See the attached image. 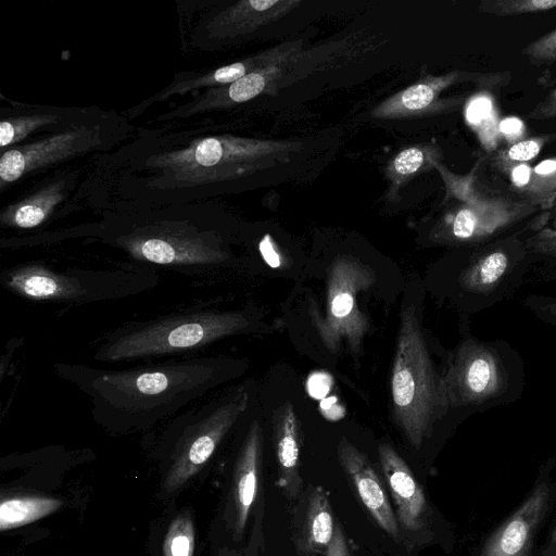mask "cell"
<instances>
[{"instance_id": "1", "label": "cell", "mask_w": 556, "mask_h": 556, "mask_svg": "<svg viewBox=\"0 0 556 556\" xmlns=\"http://www.w3.org/2000/svg\"><path fill=\"white\" fill-rule=\"evenodd\" d=\"M241 369V362L218 356L186 357L121 369L53 364L58 377L89 397L94 421L119 432L147 430L175 417Z\"/></svg>"}, {"instance_id": "2", "label": "cell", "mask_w": 556, "mask_h": 556, "mask_svg": "<svg viewBox=\"0 0 556 556\" xmlns=\"http://www.w3.org/2000/svg\"><path fill=\"white\" fill-rule=\"evenodd\" d=\"M247 311H222L202 305L147 320H131L102 336L93 358L104 363L185 355L253 327Z\"/></svg>"}, {"instance_id": "3", "label": "cell", "mask_w": 556, "mask_h": 556, "mask_svg": "<svg viewBox=\"0 0 556 556\" xmlns=\"http://www.w3.org/2000/svg\"><path fill=\"white\" fill-rule=\"evenodd\" d=\"M159 282L153 267L123 263L109 269H56L43 262L16 264L0 274V285L26 301L71 305L126 299Z\"/></svg>"}, {"instance_id": "4", "label": "cell", "mask_w": 556, "mask_h": 556, "mask_svg": "<svg viewBox=\"0 0 556 556\" xmlns=\"http://www.w3.org/2000/svg\"><path fill=\"white\" fill-rule=\"evenodd\" d=\"M390 390L393 420L410 445L419 448L448 408L412 305L401 312Z\"/></svg>"}, {"instance_id": "5", "label": "cell", "mask_w": 556, "mask_h": 556, "mask_svg": "<svg viewBox=\"0 0 556 556\" xmlns=\"http://www.w3.org/2000/svg\"><path fill=\"white\" fill-rule=\"evenodd\" d=\"M103 240L142 265L204 275L232 260L223 236L191 220H143L108 230Z\"/></svg>"}, {"instance_id": "6", "label": "cell", "mask_w": 556, "mask_h": 556, "mask_svg": "<svg viewBox=\"0 0 556 556\" xmlns=\"http://www.w3.org/2000/svg\"><path fill=\"white\" fill-rule=\"evenodd\" d=\"M301 143L236 136H210L159 154L152 166L180 187L232 180L277 164L289 163Z\"/></svg>"}, {"instance_id": "7", "label": "cell", "mask_w": 556, "mask_h": 556, "mask_svg": "<svg viewBox=\"0 0 556 556\" xmlns=\"http://www.w3.org/2000/svg\"><path fill=\"white\" fill-rule=\"evenodd\" d=\"M249 390L239 386L175 416L164 432L167 467L162 489L166 495L203 469L249 409Z\"/></svg>"}, {"instance_id": "8", "label": "cell", "mask_w": 556, "mask_h": 556, "mask_svg": "<svg viewBox=\"0 0 556 556\" xmlns=\"http://www.w3.org/2000/svg\"><path fill=\"white\" fill-rule=\"evenodd\" d=\"M376 280L375 271L350 255L337 257L328 271L325 314L313 300L308 314L324 345L337 353L345 344L354 356L363 352L369 318L361 311L357 298Z\"/></svg>"}, {"instance_id": "9", "label": "cell", "mask_w": 556, "mask_h": 556, "mask_svg": "<svg viewBox=\"0 0 556 556\" xmlns=\"http://www.w3.org/2000/svg\"><path fill=\"white\" fill-rule=\"evenodd\" d=\"M509 371L495 345L467 340L440 377L447 408L495 402L509 387Z\"/></svg>"}, {"instance_id": "10", "label": "cell", "mask_w": 556, "mask_h": 556, "mask_svg": "<svg viewBox=\"0 0 556 556\" xmlns=\"http://www.w3.org/2000/svg\"><path fill=\"white\" fill-rule=\"evenodd\" d=\"M99 125H74L29 143L4 150L0 159V189L34 170L65 161L100 147Z\"/></svg>"}, {"instance_id": "11", "label": "cell", "mask_w": 556, "mask_h": 556, "mask_svg": "<svg viewBox=\"0 0 556 556\" xmlns=\"http://www.w3.org/2000/svg\"><path fill=\"white\" fill-rule=\"evenodd\" d=\"M383 481L392 498L402 539L416 546L429 535L432 510L422 486L402 456L387 442L378 447Z\"/></svg>"}, {"instance_id": "12", "label": "cell", "mask_w": 556, "mask_h": 556, "mask_svg": "<svg viewBox=\"0 0 556 556\" xmlns=\"http://www.w3.org/2000/svg\"><path fill=\"white\" fill-rule=\"evenodd\" d=\"M263 466V429L253 419L239 445L227 498L225 518L236 540L243 535L251 510L256 502Z\"/></svg>"}, {"instance_id": "13", "label": "cell", "mask_w": 556, "mask_h": 556, "mask_svg": "<svg viewBox=\"0 0 556 556\" xmlns=\"http://www.w3.org/2000/svg\"><path fill=\"white\" fill-rule=\"evenodd\" d=\"M340 466L362 505L392 540L402 539L389 492L368 457L342 437L337 447Z\"/></svg>"}, {"instance_id": "14", "label": "cell", "mask_w": 556, "mask_h": 556, "mask_svg": "<svg viewBox=\"0 0 556 556\" xmlns=\"http://www.w3.org/2000/svg\"><path fill=\"white\" fill-rule=\"evenodd\" d=\"M336 523L328 492L321 485L304 486L295 501L291 525V541L296 555H326Z\"/></svg>"}, {"instance_id": "15", "label": "cell", "mask_w": 556, "mask_h": 556, "mask_svg": "<svg viewBox=\"0 0 556 556\" xmlns=\"http://www.w3.org/2000/svg\"><path fill=\"white\" fill-rule=\"evenodd\" d=\"M549 486L539 483L525 502L489 538L481 556H529L548 506Z\"/></svg>"}, {"instance_id": "16", "label": "cell", "mask_w": 556, "mask_h": 556, "mask_svg": "<svg viewBox=\"0 0 556 556\" xmlns=\"http://www.w3.org/2000/svg\"><path fill=\"white\" fill-rule=\"evenodd\" d=\"M270 424L277 484L287 500L295 502L304 485L301 476L302 430L292 403L287 401L276 407Z\"/></svg>"}, {"instance_id": "17", "label": "cell", "mask_w": 556, "mask_h": 556, "mask_svg": "<svg viewBox=\"0 0 556 556\" xmlns=\"http://www.w3.org/2000/svg\"><path fill=\"white\" fill-rule=\"evenodd\" d=\"M298 0H244L220 11L206 25L210 37L233 38L250 34L291 12Z\"/></svg>"}, {"instance_id": "18", "label": "cell", "mask_w": 556, "mask_h": 556, "mask_svg": "<svg viewBox=\"0 0 556 556\" xmlns=\"http://www.w3.org/2000/svg\"><path fill=\"white\" fill-rule=\"evenodd\" d=\"M302 48V40L278 45L264 52L252 55L242 61L218 67L215 71L208 72L199 77L177 81L175 85L169 86L160 92L157 97H154L153 99H165L174 93L182 94L203 87L218 88L230 85L256 70L300 52Z\"/></svg>"}, {"instance_id": "19", "label": "cell", "mask_w": 556, "mask_h": 556, "mask_svg": "<svg viewBox=\"0 0 556 556\" xmlns=\"http://www.w3.org/2000/svg\"><path fill=\"white\" fill-rule=\"evenodd\" d=\"M459 72L429 76L395 93L377 105L371 115L377 118L418 116L438 111L444 105L441 92L459 79Z\"/></svg>"}, {"instance_id": "20", "label": "cell", "mask_w": 556, "mask_h": 556, "mask_svg": "<svg viewBox=\"0 0 556 556\" xmlns=\"http://www.w3.org/2000/svg\"><path fill=\"white\" fill-rule=\"evenodd\" d=\"M65 186L64 179L52 181L37 192L9 205L0 214L1 226L15 229L38 227L64 199Z\"/></svg>"}, {"instance_id": "21", "label": "cell", "mask_w": 556, "mask_h": 556, "mask_svg": "<svg viewBox=\"0 0 556 556\" xmlns=\"http://www.w3.org/2000/svg\"><path fill=\"white\" fill-rule=\"evenodd\" d=\"M513 273V258L504 248H496L475 260L460 275V285L467 291H492Z\"/></svg>"}, {"instance_id": "22", "label": "cell", "mask_w": 556, "mask_h": 556, "mask_svg": "<svg viewBox=\"0 0 556 556\" xmlns=\"http://www.w3.org/2000/svg\"><path fill=\"white\" fill-rule=\"evenodd\" d=\"M511 181L525 200L549 204L556 198V159L543 161L533 168L527 164L515 166Z\"/></svg>"}, {"instance_id": "23", "label": "cell", "mask_w": 556, "mask_h": 556, "mask_svg": "<svg viewBox=\"0 0 556 556\" xmlns=\"http://www.w3.org/2000/svg\"><path fill=\"white\" fill-rule=\"evenodd\" d=\"M62 502L40 495H17L2 497L0 504V529L17 528L58 510Z\"/></svg>"}, {"instance_id": "24", "label": "cell", "mask_w": 556, "mask_h": 556, "mask_svg": "<svg viewBox=\"0 0 556 556\" xmlns=\"http://www.w3.org/2000/svg\"><path fill=\"white\" fill-rule=\"evenodd\" d=\"M438 159L439 149L432 144L414 146L397 153L387 168L393 192L416 174L435 165Z\"/></svg>"}, {"instance_id": "25", "label": "cell", "mask_w": 556, "mask_h": 556, "mask_svg": "<svg viewBox=\"0 0 556 556\" xmlns=\"http://www.w3.org/2000/svg\"><path fill=\"white\" fill-rule=\"evenodd\" d=\"M60 123L55 113H39L17 115L3 118L0 122V147H13L41 127Z\"/></svg>"}, {"instance_id": "26", "label": "cell", "mask_w": 556, "mask_h": 556, "mask_svg": "<svg viewBox=\"0 0 556 556\" xmlns=\"http://www.w3.org/2000/svg\"><path fill=\"white\" fill-rule=\"evenodd\" d=\"M194 523L189 511H181L170 522L163 542V556H193Z\"/></svg>"}, {"instance_id": "27", "label": "cell", "mask_w": 556, "mask_h": 556, "mask_svg": "<svg viewBox=\"0 0 556 556\" xmlns=\"http://www.w3.org/2000/svg\"><path fill=\"white\" fill-rule=\"evenodd\" d=\"M556 8V0H491L482 1L478 10L496 16L548 11Z\"/></svg>"}, {"instance_id": "28", "label": "cell", "mask_w": 556, "mask_h": 556, "mask_svg": "<svg viewBox=\"0 0 556 556\" xmlns=\"http://www.w3.org/2000/svg\"><path fill=\"white\" fill-rule=\"evenodd\" d=\"M521 53L535 65L556 62V29L530 42Z\"/></svg>"}, {"instance_id": "29", "label": "cell", "mask_w": 556, "mask_h": 556, "mask_svg": "<svg viewBox=\"0 0 556 556\" xmlns=\"http://www.w3.org/2000/svg\"><path fill=\"white\" fill-rule=\"evenodd\" d=\"M541 150L539 139H528L513 144L506 152V157L514 162H527L534 159Z\"/></svg>"}, {"instance_id": "30", "label": "cell", "mask_w": 556, "mask_h": 556, "mask_svg": "<svg viewBox=\"0 0 556 556\" xmlns=\"http://www.w3.org/2000/svg\"><path fill=\"white\" fill-rule=\"evenodd\" d=\"M492 110V103L486 97L473 99L467 108V119L471 124H478L486 119Z\"/></svg>"}, {"instance_id": "31", "label": "cell", "mask_w": 556, "mask_h": 556, "mask_svg": "<svg viewBox=\"0 0 556 556\" xmlns=\"http://www.w3.org/2000/svg\"><path fill=\"white\" fill-rule=\"evenodd\" d=\"M530 242L536 252L556 255V231L543 229Z\"/></svg>"}, {"instance_id": "32", "label": "cell", "mask_w": 556, "mask_h": 556, "mask_svg": "<svg viewBox=\"0 0 556 556\" xmlns=\"http://www.w3.org/2000/svg\"><path fill=\"white\" fill-rule=\"evenodd\" d=\"M325 556H354L351 551L342 526L337 522L332 542Z\"/></svg>"}, {"instance_id": "33", "label": "cell", "mask_w": 556, "mask_h": 556, "mask_svg": "<svg viewBox=\"0 0 556 556\" xmlns=\"http://www.w3.org/2000/svg\"><path fill=\"white\" fill-rule=\"evenodd\" d=\"M556 116V89L546 96L529 114V118L546 119Z\"/></svg>"}, {"instance_id": "34", "label": "cell", "mask_w": 556, "mask_h": 556, "mask_svg": "<svg viewBox=\"0 0 556 556\" xmlns=\"http://www.w3.org/2000/svg\"><path fill=\"white\" fill-rule=\"evenodd\" d=\"M258 247L263 258L268 265L271 267H278L281 264L280 255L269 235L263 237Z\"/></svg>"}, {"instance_id": "35", "label": "cell", "mask_w": 556, "mask_h": 556, "mask_svg": "<svg viewBox=\"0 0 556 556\" xmlns=\"http://www.w3.org/2000/svg\"><path fill=\"white\" fill-rule=\"evenodd\" d=\"M523 124L516 117H507L500 124V130L507 136L517 135L522 130Z\"/></svg>"}, {"instance_id": "36", "label": "cell", "mask_w": 556, "mask_h": 556, "mask_svg": "<svg viewBox=\"0 0 556 556\" xmlns=\"http://www.w3.org/2000/svg\"><path fill=\"white\" fill-rule=\"evenodd\" d=\"M547 218L549 222V226L545 229L556 231V198L548 204L547 206Z\"/></svg>"}, {"instance_id": "37", "label": "cell", "mask_w": 556, "mask_h": 556, "mask_svg": "<svg viewBox=\"0 0 556 556\" xmlns=\"http://www.w3.org/2000/svg\"><path fill=\"white\" fill-rule=\"evenodd\" d=\"M543 556H556V527L552 532L548 544L543 552Z\"/></svg>"}, {"instance_id": "38", "label": "cell", "mask_w": 556, "mask_h": 556, "mask_svg": "<svg viewBox=\"0 0 556 556\" xmlns=\"http://www.w3.org/2000/svg\"><path fill=\"white\" fill-rule=\"evenodd\" d=\"M220 556H235L232 553L223 554Z\"/></svg>"}]
</instances>
